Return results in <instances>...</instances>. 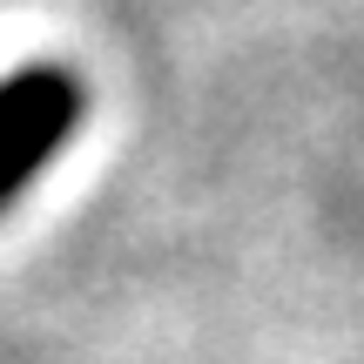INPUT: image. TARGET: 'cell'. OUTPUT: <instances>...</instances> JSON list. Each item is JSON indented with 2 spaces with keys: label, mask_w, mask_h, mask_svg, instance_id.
<instances>
[{
  "label": "cell",
  "mask_w": 364,
  "mask_h": 364,
  "mask_svg": "<svg viewBox=\"0 0 364 364\" xmlns=\"http://www.w3.org/2000/svg\"><path fill=\"white\" fill-rule=\"evenodd\" d=\"M81 122V81L68 68H21L0 81V209L34 182Z\"/></svg>",
  "instance_id": "1"
}]
</instances>
